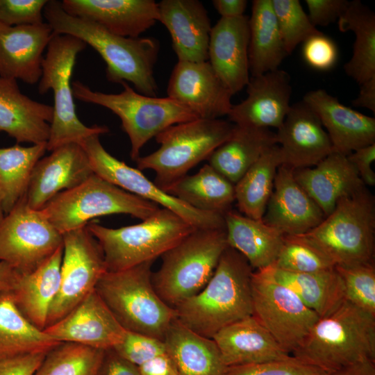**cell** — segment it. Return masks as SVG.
I'll return each instance as SVG.
<instances>
[{"label": "cell", "mask_w": 375, "mask_h": 375, "mask_svg": "<svg viewBox=\"0 0 375 375\" xmlns=\"http://www.w3.org/2000/svg\"><path fill=\"white\" fill-rule=\"evenodd\" d=\"M165 192L196 209L223 215L235 201V184L208 164L181 178Z\"/></svg>", "instance_id": "obj_35"}, {"label": "cell", "mask_w": 375, "mask_h": 375, "mask_svg": "<svg viewBox=\"0 0 375 375\" xmlns=\"http://www.w3.org/2000/svg\"><path fill=\"white\" fill-rule=\"evenodd\" d=\"M344 299L375 316V267L374 262L335 266Z\"/></svg>", "instance_id": "obj_44"}, {"label": "cell", "mask_w": 375, "mask_h": 375, "mask_svg": "<svg viewBox=\"0 0 375 375\" xmlns=\"http://www.w3.org/2000/svg\"><path fill=\"white\" fill-rule=\"evenodd\" d=\"M234 127L226 120L200 118L170 126L155 137L160 147L135 160L137 168L155 172L153 182L165 191L207 160L231 137Z\"/></svg>", "instance_id": "obj_8"}, {"label": "cell", "mask_w": 375, "mask_h": 375, "mask_svg": "<svg viewBox=\"0 0 375 375\" xmlns=\"http://www.w3.org/2000/svg\"><path fill=\"white\" fill-rule=\"evenodd\" d=\"M276 268L294 273H314L335 268L333 262L301 235H283Z\"/></svg>", "instance_id": "obj_42"}, {"label": "cell", "mask_w": 375, "mask_h": 375, "mask_svg": "<svg viewBox=\"0 0 375 375\" xmlns=\"http://www.w3.org/2000/svg\"><path fill=\"white\" fill-rule=\"evenodd\" d=\"M53 118V106L23 94L15 79L0 76V132L17 143H47Z\"/></svg>", "instance_id": "obj_27"}, {"label": "cell", "mask_w": 375, "mask_h": 375, "mask_svg": "<svg viewBox=\"0 0 375 375\" xmlns=\"http://www.w3.org/2000/svg\"><path fill=\"white\" fill-rule=\"evenodd\" d=\"M325 215L299 184L294 169L281 165L262 220L283 235L304 234L316 227Z\"/></svg>", "instance_id": "obj_21"}, {"label": "cell", "mask_w": 375, "mask_h": 375, "mask_svg": "<svg viewBox=\"0 0 375 375\" xmlns=\"http://www.w3.org/2000/svg\"><path fill=\"white\" fill-rule=\"evenodd\" d=\"M47 352H38L0 360V375H33Z\"/></svg>", "instance_id": "obj_50"}, {"label": "cell", "mask_w": 375, "mask_h": 375, "mask_svg": "<svg viewBox=\"0 0 375 375\" xmlns=\"http://www.w3.org/2000/svg\"><path fill=\"white\" fill-rule=\"evenodd\" d=\"M228 247L225 228L194 229L161 256L151 276L156 293L174 309L205 287Z\"/></svg>", "instance_id": "obj_5"}, {"label": "cell", "mask_w": 375, "mask_h": 375, "mask_svg": "<svg viewBox=\"0 0 375 375\" xmlns=\"http://www.w3.org/2000/svg\"><path fill=\"white\" fill-rule=\"evenodd\" d=\"M365 185H375V173L372 165L375 160V143L360 148L347 156Z\"/></svg>", "instance_id": "obj_51"}, {"label": "cell", "mask_w": 375, "mask_h": 375, "mask_svg": "<svg viewBox=\"0 0 375 375\" xmlns=\"http://www.w3.org/2000/svg\"><path fill=\"white\" fill-rule=\"evenodd\" d=\"M112 349L121 357L138 367L166 353L164 342L127 331L123 340Z\"/></svg>", "instance_id": "obj_46"}, {"label": "cell", "mask_w": 375, "mask_h": 375, "mask_svg": "<svg viewBox=\"0 0 375 375\" xmlns=\"http://www.w3.org/2000/svg\"><path fill=\"white\" fill-rule=\"evenodd\" d=\"M328 375H375V360L356 362L330 372Z\"/></svg>", "instance_id": "obj_56"}, {"label": "cell", "mask_w": 375, "mask_h": 375, "mask_svg": "<svg viewBox=\"0 0 375 375\" xmlns=\"http://www.w3.org/2000/svg\"><path fill=\"white\" fill-rule=\"evenodd\" d=\"M5 216V213L3 210V208H2V206H1V202H0V223L2 221V219H3Z\"/></svg>", "instance_id": "obj_58"}, {"label": "cell", "mask_w": 375, "mask_h": 375, "mask_svg": "<svg viewBox=\"0 0 375 375\" xmlns=\"http://www.w3.org/2000/svg\"><path fill=\"white\" fill-rule=\"evenodd\" d=\"M277 144L269 128L235 124L231 137L208 157L212 167L235 184L270 147Z\"/></svg>", "instance_id": "obj_33"}, {"label": "cell", "mask_w": 375, "mask_h": 375, "mask_svg": "<svg viewBox=\"0 0 375 375\" xmlns=\"http://www.w3.org/2000/svg\"><path fill=\"white\" fill-rule=\"evenodd\" d=\"M153 262L118 272L106 271L97 282L95 290L126 331L163 342L176 313L153 288Z\"/></svg>", "instance_id": "obj_4"}, {"label": "cell", "mask_w": 375, "mask_h": 375, "mask_svg": "<svg viewBox=\"0 0 375 375\" xmlns=\"http://www.w3.org/2000/svg\"><path fill=\"white\" fill-rule=\"evenodd\" d=\"M93 174L80 144L59 147L35 165L25 194L27 204L40 210L57 194L80 185Z\"/></svg>", "instance_id": "obj_20"}, {"label": "cell", "mask_w": 375, "mask_h": 375, "mask_svg": "<svg viewBox=\"0 0 375 375\" xmlns=\"http://www.w3.org/2000/svg\"><path fill=\"white\" fill-rule=\"evenodd\" d=\"M294 176L325 217L341 198L366 186L347 156L335 151L314 167L294 169Z\"/></svg>", "instance_id": "obj_28"}, {"label": "cell", "mask_w": 375, "mask_h": 375, "mask_svg": "<svg viewBox=\"0 0 375 375\" xmlns=\"http://www.w3.org/2000/svg\"><path fill=\"white\" fill-rule=\"evenodd\" d=\"M253 271L244 256L228 246L205 287L174 308L176 319L212 338L224 327L251 316Z\"/></svg>", "instance_id": "obj_2"}, {"label": "cell", "mask_w": 375, "mask_h": 375, "mask_svg": "<svg viewBox=\"0 0 375 375\" xmlns=\"http://www.w3.org/2000/svg\"><path fill=\"white\" fill-rule=\"evenodd\" d=\"M61 5L68 14L125 38H139L159 19L153 0H63Z\"/></svg>", "instance_id": "obj_23"}, {"label": "cell", "mask_w": 375, "mask_h": 375, "mask_svg": "<svg viewBox=\"0 0 375 375\" xmlns=\"http://www.w3.org/2000/svg\"><path fill=\"white\" fill-rule=\"evenodd\" d=\"M46 151V143L0 147V202L5 215L25 196L33 169Z\"/></svg>", "instance_id": "obj_40"}, {"label": "cell", "mask_w": 375, "mask_h": 375, "mask_svg": "<svg viewBox=\"0 0 375 375\" xmlns=\"http://www.w3.org/2000/svg\"><path fill=\"white\" fill-rule=\"evenodd\" d=\"M123 90L108 94L91 90L79 81L72 83L74 97L103 106L119 117L131 142L130 156L136 160L143 146L170 126L199 119L192 111L167 97H149L122 82Z\"/></svg>", "instance_id": "obj_10"}, {"label": "cell", "mask_w": 375, "mask_h": 375, "mask_svg": "<svg viewBox=\"0 0 375 375\" xmlns=\"http://www.w3.org/2000/svg\"><path fill=\"white\" fill-rule=\"evenodd\" d=\"M302 55L312 68L329 70L335 65L338 50L335 43L323 33L315 35L303 42Z\"/></svg>", "instance_id": "obj_48"}, {"label": "cell", "mask_w": 375, "mask_h": 375, "mask_svg": "<svg viewBox=\"0 0 375 375\" xmlns=\"http://www.w3.org/2000/svg\"><path fill=\"white\" fill-rule=\"evenodd\" d=\"M97 375H140L138 367L121 357L112 348L105 350Z\"/></svg>", "instance_id": "obj_52"}, {"label": "cell", "mask_w": 375, "mask_h": 375, "mask_svg": "<svg viewBox=\"0 0 375 375\" xmlns=\"http://www.w3.org/2000/svg\"><path fill=\"white\" fill-rule=\"evenodd\" d=\"M48 0H0V22L7 26L40 24Z\"/></svg>", "instance_id": "obj_47"}, {"label": "cell", "mask_w": 375, "mask_h": 375, "mask_svg": "<svg viewBox=\"0 0 375 375\" xmlns=\"http://www.w3.org/2000/svg\"><path fill=\"white\" fill-rule=\"evenodd\" d=\"M43 14L53 33L76 37L101 56L106 64L108 81L130 82L138 92L156 97L158 86L153 69L160 44L156 38L113 34L95 22L68 14L60 1L48 0Z\"/></svg>", "instance_id": "obj_1"}, {"label": "cell", "mask_w": 375, "mask_h": 375, "mask_svg": "<svg viewBox=\"0 0 375 375\" xmlns=\"http://www.w3.org/2000/svg\"><path fill=\"white\" fill-rule=\"evenodd\" d=\"M159 208L93 174L80 185L57 194L40 210L62 235L85 226L97 217L126 214L144 220Z\"/></svg>", "instance_id": "obj_11"}, {"label": "cell", "mask_w": 375, "mask_h": 375, "mask_svg": "<svg viewBox=\"0 0 375 375\" xmlns=\"http://www.w3.org/2000/svg\"><path fill=\"white\" fill-rule=\"evenodd\" d=\"M276 134L282 165L294 170L314 167L333 152L318 116L303 101L291 105Z\"/></svg>", "instance_id": "obj_19"}, {"label": "cell", "mask_w": 375, "mask_h": 375, "mask_svg": "<svg viewBox=\"0 0 375 375\" xmlns=\"http://www.w3.org/2000/svg\"><path fill=\"white\" fill-rule=\"evenodd\" d=\"M318 116L333 151L348 156L375 143V119L343 105L326 90L307 92L303 100Z\"/></svg>", "instance_id": "obj_25"}, {"label": "cell", "mask_w": 375, "mask_h": 375, "mask_svg": "<svg viewBox=\"0 0 375 375\" xmlns=\"http://www.w3.org/2000/svg\"><path fill=\"white\" fill-rule=\"evenodd\" d=\"M59 343L24 317L10 291L0 292V360L48 352Z\"/></svg>", "instance_id": "obj_37"}, {"label": "cell", "mask_w": 375, "mask_h": 375, "mask_svg": "<svg viewBox=\"0 0 375 375\" xmlns=\"http://www.w3.org/2000/svg\"><path fill=\"white\" fill-rule=\"evenodd\" d=\"M246 87V99L233 105L227 115L230 122L238 126L278 129L291 107L289 74L278 69L251 76Z\"/></svg>", "instance_id": "obj_18"}, {"label": "cell", "mask_w": 375, "mask_h": 375, "mask_svg": "<svg viewBox=\"0 0 375 375\" xmlns=\"http://www.w3.org/2000/svg\"><path fill=\"white\" fill-rule=\"evenodd\" d=\"M62 235L25 196L0 223V262L19 274L31 273L62 246Z\"/></svg>", "instance_id": "obj_13"}, {"label": "cell", "mask_w": 375, "mask_h": 375, "mask_svg": "<svg viewBox=\"0 0 375 375\" xmlns=\"http://www.w3.org/2000/svg\"><path fill=\"white\" fill-rule=\"evenodd\" d=\"M44 331L59 342H73L102 350L119 344L126 332L95 290Z\"/></svg>", "instance_id": "obj_17"}, {"label": "cell", "mask_w": 375, "mask_h": 375, "mask_svg": "<svg viewBox=\"0 0 375 375\" xmlns=\"http://www.w3.org/2000/svg\"><path fill=\"white\" fill-rule=\"evenodd\" d=\"M140 375H178L175 362L166 352L138 367Z\"/></svg>", "instance_id": "obj_53"}, {"label": "cell", "mask_w": 375, "mask_h": 375, "mask_svg": "<svg viewBox=\"0 0 375 375\" xmlns=\"http://www.w3.org/2000/svg\"><path fill=\"white\" fill-rule=\"evenodd\" d=\"M375 201L366 186L341 198L333 210L301 235L335 266L374 262Z\"/></svg>", "instance_id": "obj_6"}, {"label": "cell", "mask_w": 375, "mask_h": 375, "mask_svg": "<svg viewBox=\"0 0 375 375\" xmlns=\"http://www.w3.org/2000/svg\"><path fill=\"white\" fill-rule=\"evenodd\" d=\"M212 339L226 367L281 360L290 356L253 315L224 327Z\"/></svg>", "instance_id": "obj_29"}, {"label": "cell", "mask_w": 375, "mask_h": 375, "mask_svg": "<svg viewBox=\"0 0 375 375\" xmlns=\"http://www.w3.org/2000/svg\"><path fill=\"white\" fill-rule=\"evenodd\" d=\"M53 35L47 22L15 26L0 22V76L31 85L39 82L43 53Z\"/></svg>", "instance_id": "obj_24"}, {"label": "cell", "mask_w": 375, "mask_h": 375, "mask_svg": "<svg viewBox=\"0 0 375 375\" xmlns=\"http://www.w3.org/2000/svg\"><path fill=\"white\" fill-rule=\"evenodd\" d=\"M358 95L352 101L354 107L367 108L375 113V76L360 84Z\"/></svg>", "instance_id": "obj_54"}, {"label": "cell", "mask_w": 375, "mask_h": 375, "mask_svg": "<svg viewBox=\"0 0 375 375\" xmlns=\"http://www.w3.org/2000/svg\"><path fill=\"white\" fill-rule=\"evenodd\" d=\"M224 219L228 245L244 256L253 270L274 263L284 235L262 219L250 218L232 208Z\"/></svg>", "instance_id": "obj_31"}, {"label": "cell", "mask_w": 375, "mask_h": 375, "mask_svg": "<svg viewBox=\"0 0 375 375\" xmlns=\"http://www.w3.org/2000/svg\"><path fill=\"white\" fill-rule=\"evenodd\" d=\"M163 342L178 375H225L228 367L215 342L187 328L176 318Z\"/></svg>", "instance_id": "obj_32"}, {"label": "cell", "mask_w": 375, "mask_h": 375, "mask_svg": "<svg viewBox=\"0 0 375 375\" xmlns=\"http://www.w3.org/2000/svg\"><path fill=\"white\" fill-rule=\"evenodd\" d=\"M87 227L102 249L108 272L154 261L196 229L164 208L137 224L112 228L91 221Z\"/></svg>", "instance_id": "obj_7"}, {"label": "cell", "mask_w": 375, "mask_h": 375, "mask_svg": "<svg viewBox=\"0 0 375 375\" xmlns=\"http://www.w3.org/2000/svg\"><path fill=\"white\" fill-rule=\"evenodd\" d=\"M167 93L169 98L200 119H219L228 115L233 106V94L208 61H178L172 72Z\"/></svg>", "instance_id": "obj_16"}, {"label": "cell", "mask_w": 375, "mask_h": 375, "mask_svg": "<svg viewBox=\"0 0 375 375\" xmlns=\"http://www.w3.org/2000/svg\"><path fill=\"white\" fill-rule=\"evenodd\" d=\"M86 46L72 35L53 33L47 48L38 92L44 94L51 90L53 94V118L46 143L48 151L67 144H80L93 135H100L109 131L106 126L85 125L76 115L71 78L76 57Z\"/></svg>", "instance_id": "obj_9"}, {"label": "cell", "mask_w": 375, "mask_h": 375, "mask_svg": "<svg viewBox=\"0 0 375 375\" xmlns=\"http://www.w3.org/2000/svg\"><path fill=\"white\" fill-rule=\"evenodd\" d=\"M249 17L220 18L212 26L208 61L233 95L242 90L250 79L248 49Z\"/></svg>", "instance_id": "obj_22"}, {"label": "cell", "mask_w": 375, "mask_h": 375, "mask_svg": "<svg viewBox=\"0 0 375 375\" xmlns=\"http://www.w3.org/2000/svg\"><path fill=\"white\" fill-rule=\"evenodd\" d=\"M292 356L329 373L375 360V316L344 299L318 319Z\"/></svg>", "instance_id": "obj_3"}, {"label": "cell", "mask_w": 375, "mask_h": 375, "mask_svg": "<svg viewBox=\"0 0 375 375\" xmlns=\"http://www.w3.org/2000/svg\"><path fill=\"white\" fill-rule=\"evenodd\" d=\"M287 54L300 44L321 33L312 25L298 0H272Z\"/></svg>", "instance_id": "obj_43"}, {"label": "cell", "mask_w": 375, "mask_h": 375, "mask_svg": "<svg viewBox=\"0 0 375 375\" xmlns=\"http://www.w3.org/2000/svg\"><path fill=\"white\" fill-rule=\"evenodd\" d=\"M328 373L290 355L281 360L228 367L225 375H328Z\"/></svg>", "instance_id": "obj_45"}, {"label": "cell", "mask_w": 375, "mask_h": 375, "mask_svg": "<svg viewBox=\"0 0 375 375\" xmlns=\"http://www.w3.org/2000/svg\"><path fill=\"white\" fill-rule=\"evenodd\" d=\"M342 32L355 35L353 54L344 65L345 73L359 84L375 76V14L360 1H349L338 20Z\"/></svg>", "instance_id": "obj_38"}, {"label": "cell", "mask_w": 375, "mask_h": 375, "mask_svg": "<svg viewBox=\"0 0 375 375\" xmlns=\"http://www.w3.org/2000/svg\"><path fill=\"white\" fill-rule=\"evenodd\" d=\"M281 165L279 147L276 144L264 152L235 184V201L240 213L254 219H262Z\"/></svg>", "instance_id": "obj_39"}, {"label": "cell", "mask_w": 375, "mask_h": 375, "mask_svg": "<svg viewBox=\"0 0 375 375\" xmlns=\"http://www.w3.org/2000/svg\"><path fill=\"white\" fill-rule=\"evenodd\" d=\"M62 253V246L33 272L19 274L10 291L24 317L42 331L47 327L49 309L59 290Z\"/></svg>", "instance_id": "obj_30"}, {"label": "cell", "mask_w": 375, "mask_h": 375, "mask_svg": "<svg viewBox=\"0 0 375 375\" xmlns=\"http://www.w3.org/2000/svg\"><path fill=\"white\" fill-rule=\"evenodd\" d=\"M252 315L292 355L303 342L319 317L266 269L253 270L251 278Z\"/></svg>", "instance_id": "obj_12"}, {"label": "cell", "mask_w": 375, "mask_h": 375, "mask_svg": "<svg viewBox=\"0 0 375 375\" xmlns=\"http://www.w3.org/2000/svg\"><path fill=\"white\" fill-rule=\"evenodd\" d=\"M62 240L60 288L49 309L47 327L65 317L94 290L107 271L102 249L87 225L62 234Z\"/></svg>", "instance_id": "obj_15"}, {"label": "cell", "mask_w": 375, "mask_h": 375, "mask_svg": "<svg viewBox=\"0 0 375 375\" xmlns=\"http://www.w3.org/2000/svg\"><path fill=\"white\" fill-rule=\"evenodd\" d=\"M212 5L222 18H235L244 15L246 0H213Z\"/></svg>", "instance_id": "obj_55"}, {"label": "cell", "mask_w": 375, "mask_h": 375, "mask_svg": "<svg viewBox=\"0 0 375 375\" xmlns=\"http://www.w3.org/2000/svg\"><path fill=\"white\" fill-rule=\"evenodd\" d=\"M308 17L314 26H326L338 20L346 11L347 0H306Z\"/></svg>", "instance_id": "obj_49"}, {"label": "cell", "mask_w": 375, "mask_h": 375, "mask_svg": "<svg viewBox=\"0 0 375 375\" xmlns=\"http://www.w3.org/2000/svg\"><path fill=\"white\" fill-rule=\"evenodd\" d=\"M249 67L251 76L278 69L288 56L272 0H254L249 17Z\"/></svg>", "instance_id": "obj_34"}, {"label": "cell", "mask_w": 375, "mask_h": 375, "mask_svg": "<svg viewBox=\"0 0 375 375\" xmlns=\"http://www.w3.org/2000/svg\"><path fill=\"white\" fill-rule=\"evenodd\" d=\"M105 350L60 342L49 351L33 375H97Z\"/></svg>", "instance_id": "obj_41"}, {"label": "cell", "mask_w": 375, "mask_h": 375, "mask_svg": "<svg viewBox=\"0 0 375 375\" xmlns=\"http://www.w3.org/2000/svg\"><path fill=\"white\" fill-rule=\"evenodd\" d=\"M19 274L10 265L0 262V292L10 291L15 285Z\"/></svg>", "instance_id": "obj_57"}, {"label": "cell", "mask_w": 375, "mask_h": 375, "mask_svg": "<svg viewBox=\"0 0 375 375\" xmlns=\"http://www.w3.org/2000/svg\"><path fill=\"white\" fill-rule=\"evenodd\" d=\"M80 145L88 156L93 173L103 179L174 212L196 228H225L223 215L196 209L165 192L140 169L108 152L100 142L99 135L88 138Z\"/></svg>", "instance_id": "obj_14"}, {"label": "cell", "mask_w": 375, "mask_h": 375, "mask_svg": "<svg viewBox=\"0 0 375 375\" xmlns=\"http://www.w3.org/2000/svg\"><path fill=\"white\" fill-rule=\"evenodd\" d=\"M265 269L319 318L332 313L344 300L342 281L335 268L314 273L290 272L272 265Z\"/></svg>", "instance_id": "obj_36"}, {"label": "cell", "mask_w": 375, "mask_h": 375, "mask_svg": "<svg viewBox=\"0 0 375 375\" xmlns=\"http://www.w3.org/2000/svg\"><path fill=\"white\" fill-rule=\"evenodd\" d=\"M158 22L168 30L178 61H208L212 28L208 12L197 0H162Z\"/></svg>", "instance_id": "obj_26"}]
</instances>
